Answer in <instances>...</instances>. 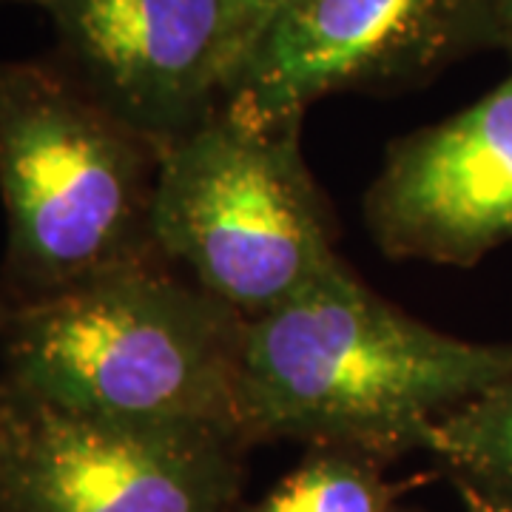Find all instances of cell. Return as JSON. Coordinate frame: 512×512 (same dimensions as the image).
Here are the masks:
<instances>
[{
	"label": "cell",
	"mask_w": 512,
	"mask_h": 512,
	"mask_svg": "<svg viewBox=\"0 0 512 512\" xmlns=\"http://www.w3.org/2000/svg\"><path fill=\"white\" fill-rule=\"evenodd\" d=\"M512 382V342H470L384 302L342 262L311 291L245 322L242 439H293L390 458Z\"/></svg>",
	"instance_id": "1"
},
{
	"label": "cell",
	"mask_w": 512,
	"mask_h": 512,
	"mask_svg": "<svg viewBox=\"0 0 512 512\" xmlns=\"http://www.w3.org/2000/svg\"><path fill=\"white\" fill-rule=\"evenodd\" d=\"M245 316L148 256L63 291L12 302V390L66 413L208 424L239 433Z\"/></svg>",
	"instance_id": "2"
},
{
	"label": "cell",
	"mask_w": 512,
	"mask_h": 512,
	"mask_svg": "<svg viewBox=\"0 0 512 512\" xmlns=\"http://www.w3.org/2000/svg\"><path fill=\"white\" fill-rule=\"evenodd\" d=\"M160 154L72 74L0 66L6 299L29 302L157 256L151 197Z\"/></svg>",
	"instance_id": "3"
},
{
	"label": "cell",
	"mask_w": 512,
	"mask_h": 512,
	"mask_svg": "<svg viewBox=\"0 0 512 512\" xmlns=\"http://www.w3.org/2000/svg\"><path fill=\"white\" fill-rule=\"evenodd\" d=\"M299 123L254 126L220 103L160 154L151 197L157 254L245 319L299 299L345 262L333 251Z\"/></svg>",
	"instance_id": "4"
},
{
	"label": "cell",
	"mask_w": 512,
	"mask_h": 512,
	"mask_svg": "<svg viewBox=\"0 0 512 512\" xmlns=\"http://www.w3.org/2000/svg\"><path fill=\"white\" fill-rule=\"evenodd\" d=\"M245 444L225 427L94 419L15 393L0 512H239Z\"/></svg>",
	"instance_id": "5"
},
{
	"label": "cell",
	"mask_w": 512,
	"mask_h": 512,
	"mask_svg": "<svg viewBox=\"0 0 512 512\" xmlns=\"http://www.w3.org/2000/svg\"><path fill=\"white\" fill-rule=\"evenodd\" d=\"M493 0H291L222 106L254 126L302 120L333 92L396 83L493 43Z\"/></svg>",
	"instance_id": "6"
},
{
	"label": "cell",
	"mask_w": 512,
	"mask_h": 512,
	"mask_svg": "<svg viewBox=\"0 0 512 512\" xmlns=\"http://www.w3.org/2000/svg\"><path fill=\"white\" fill-rule=\"evenodd\" d=\"M72 77L157 154L220 109L222 0H52Z\"/></svg>",
	"instance_id": "7"
},
{
	"label": "cell",
	"mask_w": 512,
	"mask_h": 512,
	"mask_svg": "<svg viewBox=\"0 0 512 512\" xmlns=\"http://www.w3.org/2000/svg\"><path fill=\"white\" fill-rule=\"evenodd\" d=\"M393 259L476 265L512 239V74L478 103L387 151L365 197Z\"/></svg>",
	"instance_id": "8"
},
{
	"label": "cell",
	"mask_w": 512,
	"mask_h": 512,
	"mask_svg": "<svg viewBox=\"0 0 512 512\" xmlns=\"http://www.w3.org/2000/svg\"><path fill=\"white\" fill-rule=\"evenodd\" d=\"M421 450L439 458L456 484L512 504V382L441 416Z\"/></svg>",
	"instance_id": "9"
},
{
	"label": "cell",
	"mask_w": 512,
	"mask_h": 512,
	"mask_svg": "<svg viewBox=\"0 0 512 512\" xmlns=\"http://www.w3.org/2000/svg\"><path fill=\"white\" fill-rule=\"evenodd\" d=\"M393 487L382 458L356 450L313 447L296 470L245 512H393Z\"/></svg>",
	"instance_id": "10"
},
{
	"label": "cell",
	"mask_w": 512,
	"mask_h": 512,
	"mask_svg": "<svg viewBox=\"0 0 512 512\" xmlns=\"http://www.w3.org/2000/svg\"><path fill=\"white\" fill-rule=\"evenodd\" d=\"M291 0H222L225 6V66H228V89L237 83L242 69L254 57L259 43L271 32L279 15ZM225 100V97H222Z\"/></svg>",
	"instance_id": "11"
},
{
	"label": "cell",
	"mask_w": 512,
	"mask_h": 512,
	"mask_svg": "<svg viewBox=\"0 0 512 512\" xmlns=\"http://www.w3.org/2000/svg\"><path fill=\"white\" fill-rule=\"evenodd\" d=\"M9 308H12V302L0 293V439L6 433V424H9L12 407H15V390H12V384L6 379V370H3V330H6Z\"/></svg>",
	"instance_id": "12"
},
{
	"label": "cell",
	"mask_w": 512,
	"mask_h": 512,
	"mask_svg": "<svg viewBox=\"0 0 512 512\" xmlns=\"http://www.w3.org/2000/svg\"><path fill=\"white\" fill-rule=\"evenodd\" d=\"M490 35L493 43L512 55V0H493L490 6Z\"/></svg>",
	"instance_id": "13"
},
{
	"label": "cell",
	"mask_w": 512,
	"mask_h": 512,
	"mask_svg": "<svg viewBox=\"0 0 512 512\" xmlns=\"http://www.w3.org/2000/svg\"><path fill=\"white\" fill-rule=\"evenodd\" d=\"M458 495L464 501V510L467 512H512V504H504V501H495V498H487V495L476 493L464 484H456Z\"/></svg>",
	"instance_id": "14"
},
{
	"label": "cell",
	"mask_w": 512,
	"mask_h": 512,
	"mask_svg": "<svg viewBox=\"0 0 512 512\" xmlns=\"http://www.w3.org/2000/svg\"><path fill=\"white\" fill-rule=\"evenodd\" d=\"M26 3H37V6H43V9H46V6H49L52 0H26Z\"/></svg>",
	"instance_id": "15"
},
{
	"label": "cell",
	"mask_w": 512,
	"mask_h": 512,
	"mask_svg": "<svg viewBox=\"0 0 512 512\" xmlns=\"http://www.w3.org/2000/svg\"><path fill=\"white\" fill-rule=\"evenodd\" d=\"M393 512H404V510H393Z\"/></svg>",
	"instance_id": "16"
}]
</instances>
